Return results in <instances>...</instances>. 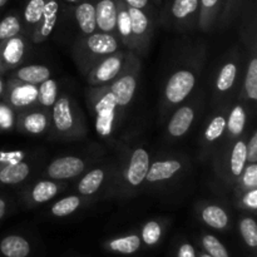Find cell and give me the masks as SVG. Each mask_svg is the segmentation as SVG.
Instances as JSON below:
<instances>
[{"instance_id": "cell-1", "label": "cell", "mask_w": 257, "mask_h": 257, "mask_svg": "<svg viewBox=\"0 0 257 257\" xmlns=\"http://www.w3.org/2000/svg\"><path fill=\"white\" fill-rule=\"evenodd\" d=\"M196 84V77L191 70L181 69L171 75L165 88V98L171 104L185 100L192 92Z\"/></svg>"}, {"instance_id": "cell-2", "label": "cell", "mask_w": 257, "mask_h": 257, "mask_svg": "<svg viewBox=\"0 0 257 257\" xmlns=\"http://www.w3.org/2000/svg\"><path fill=\"white\" fill-rule=\"evenodd\" d=\"M115 108H117V100L112 92H107L103 97L95 103L94 110L97 114L95 119V130L102 137H108L112 132L113 122H114Z\"/></svg>"}, {"instance_id": "cell-3", "label": "cell", "mask_w": 257, "mask_h": 257, "mask_svg": "<svg viewBox=\"0 0 257 257\" xmlns=\"http://www.w3.org/2000/svg\"><path fill=\"white\" fill-rule=\"evenodd\" d=\"M122 63H123V54L122 53H113V54L108 55L105 59H103L99 63L97 68L93 70L89 74V83L92 85L103 84L113 78L117 77L119 74L120 69H122Z\"/></svg>"}, {"instance_id": "cell-4", "label": "cell", "mask_w": 257, "mask_h": 257, "mask_svg": "<svg viewBox=\"0 0 257 257\" xmlns=\"http://www.w3.org/2000/svg\"><path fill=\"white\" fill-rule=\"evenodd\" d=\"M84 168L85 165L80 158L67 156L53 161L48 167V175L54 180H69L80 175Z\"/></svg>"}, {"instance_id": "cell-5", "label": "cell", "mask_w": 257, "mask_h": 257, "mask_svg": "<svg viewBox=\"0 0 257 257\" xmlns=\"http://www.w3.org/2000/svg\"><path fill=\"white\" fill-rule=\"evenodd\" d=\"M84 47L90 54L95 57H108L113 54L119 48L117 38L109 33H92L87 37L84 42Z\"/></svg>"}, {"instance_id": "cell-6", "label": "cell", "mask_w": 257, "mask_h": 257, "mask_svg": "<svg viewBox=\"0 0 257 257\" xmlns=\"http://www.w3.org/2000/svg\"><path fill=\"white\" fill-rule=\"evenodd\" d=\"M94 7L97 29L102 33H114L117 30V2L98 0Z\"/></svg>"}, {"instance_id": "cell-7", "label": "cell", "mask_w": 257, "mask_h": 257, "mask_svg": "<svg viewBox=\"0 0 257 257\" xmlns=\"http://www.w3.org/2000/svg\"><path fill=\"white\" fill-rule=\"evenodd\" d=\"M58 13H59L58 0H45L43 17L37 24V28H35L34 34H33V42L42 43L49 38L55 24H57Z\"/></svg>"}, {"instance_id": "cell-8", "label": "cell", "mask_w": 257, "mask_h": 257, "mask_svg": "<svg viewBox=\"0 0 257 257\" xmlns=\"http://www.w3.org/2000/svg\"><path fill=\"white\" fill-rule=\"evenodd\" d=\"M148 168H150V155L145 148H137L132 153L127 173H125L128 183L133 187L140 186L146 180Z\"/></svg>"}, {"instance_id": "cell-9", "label": "cell", "mask_w": 257, "mask_h": 257, "mask_svg": "<svg viewBox=\"0 0 257 257\" xmlns=\"http://www.w3.org/2000/svg\"><path fill=\"white\" fill-rule=\"evenodd\" d=\"M25 44L20 37H13L2 42L0 45V64L5 67H15L19 64L24 55Z\"/></svg>"}, {"instance_id": "cell-10", "label": "cell", "mask_w": 257, "mask_h": 257, "mask_svg": "<svg viewBox=\"0 0 257 257\" xmlns=\"http://www.w3.org/2000/svg\"><path fill=\"white\" fill-rule=\"evenodd\" d=\"M137 88V79L133 74H123L110 87V92L114 94L117 107H125L130 104Z\"/></svg>"}, {"instance_id": "cell-11", "label": "cell", "mask_w": 257, "mask_h": 257, "mask_svg": "<svg viewBox=\"0 0 257 257\" xmlns=\"http://www.w3.org/2000/svg\"><path fill=\"white\" fill-rule=\"evenodd\" d=\"M53 122L57 131L62 133H67L73 128L74 117H73L70 100L68 97L59 98L53 104Z\"/></svg>"}, {"instance_id": "cell-12", "label": "cell", "mask_w": 257, "mask_h": 257, "mask_svg": "<svg viewBox=\"0 0 257 257\" xmlns=\"http://www.w3.org/2000/svg\"><path fill=\"white\" fill-rule=\"evenodd\" d=\"M195 119V110L188 105H183L175 112L168 123V133L172 137H182L188 132Z\"/></svg>"}, {"instance_id": "cell-13", "label": "cell", "mask_w": 257, "mask_h": 257, "mask_svg": "<svg viewBox=\"0 0 257 257\" xmlns=\"http://www.w3.org/2000/svg\"><path fill=\"white\" fill-rule=\"evenodd\" d=\"M181 167H182V165H181L180 161H158V162H155L152 166H150L147 175H146V180L148 182H161V181L170 180L181 170Z\"/></svg>"}, {"instance_id": "cell-14", "label": "cell", "mask_w": 257, "mask_h": 257, "mask_svg": "<svg viewBox=\"0 0 257 257\" xmlns=\"http://www.w3.org/2000/svg\"><path fill=\"white\" fill-rule=\"evenodd\" d=\"M74 15L82 33H84L85 35H89L95 32V29H97V23H95V7L92 3H80L75 8Z\"/></svg>"}, {"instance_id": "cell-15", "label": "cell", "mask_w": 257, "mask_h": 257, "mask_svg": "<svg viewBox=\"0 0 257 257\" xmlns=\"http://www.w3.org/2000/svg\"><path fill=\"white\" fill-rule=\"evenodd\" d=\"M0 252L5 257H27L30 252V246L22 236H7L0 242Z\"/></svg>"}, {"instance_id": "cell-16", "label": "cell", "mask_w": 257, "mask_h": 257, "mask_svg": "<svg viewBox=\"0 0 257 257\" xmlns=\"http://www.w3.org/2000/svg\"><path fill=\"white\" fill-rule=\"evenodd\" d=\"M222 8V0H200L198 24L203 30H210Z\"/></svg>"}, {"instance_id": "cell-17", "label": "cell", "mask_w": 257, "mask_h": 257, "mask_svg": "<svg viewBox=\"0 0 257 257\" xmlns=\"http://www.w3.org/2000/svg\"><path fill=\"white\" fill-rule=\"evenodd\" d=\"M15 77L19 80H22V82L28 83V84L37 85L43 83L44 80L49 79L50 70L45 65H25V67H22L20 69H18Z\"/></svg>"}, {"instance_id": "cell-18", "label": "cell", "mask_w": 257, "mask_h": 257, "mask_svg": "<svg viewBox=\"0 0 257 257\" xmlns=\"http://www.w3.org/2000/svg\"><path fill=\"white\" fill-rule=\"evenodd\" d=\"M38 98V88L37 85L33 84H20L15 85L12 89L9 95V100L14 107H27V105L32 104L34 100Z\"/></svg>"}, {"instance_id": "cell-19", "label": "cell", "mask_w": 257, "mask_h": 257, "mask_svg": "<svg viewBox=\"0 0 257 257\" xmlns=\"http://www.w3.org/2000/svg\"><path fill=\"white\" fill-rule=\"evenodd\" d=\"M30 168L24 162H13L0 170V182L5 185L20 183L28 177Z\"/></svg>"}, {"instance_id": "cell-20", "label": "cell", "mask_w": 257, "mask_h": 257, "mask_svg": "<svg viewBox=\"0 0 257 257\" xmlns=\"http://www.w3.org/2000/svg\"><path fill=\"white\" fill-rule=\"evenodd\" d=\"M128 14H130L133 39L145 37L151 29V20L148 15L143 10L131 7H128Z\"/></svg>"}, {"instance_id": "cell-21", "label": "cell", "mask_w": 257, "mask_h": 257, "mask_svg": "<svg viewBox=\"0 0 257 257\" xmlns=\"http://www.w3.org/2000/svg\"><path fill=\"white\" fill-rule=\"evenodd\" d=\"M117 2V30L125 45H131L132 43V30H131V19L128 14V7L123 0Z\"/></svg>"}, {"instance_id": "cell-22", "label": "cell", "mask_w": 257, "mask_h": 257, "mask_svg": "<svg viewBox=\"0 0 257 257\" xmlns=\"http://www.w3.org/2000/svg\"><path fill=\"white\" fill-rule=\"evenodd\" d=\"M200 0H173L171 4V14L176 20L185 22L198 13Z\"/></svg>"}, {"instance_id": "cell-23", "label": "cell", "mask_w": 257, "mask_h": 257, "mask_svg": "<svg viewBox=\"0 0 257 257\" xmlns=\"http://www.w3.org/2000/svg\"><path fill=\"white\" fill-rule=\"evenodd\" d=\"M103 181H104V171L100 168H95V170L88 172L80 180L79 185H78V191L80 195L90 196L99 190Z\"/></svg>"}, {"instance_id": "cell-24", "label": "cell", "mask_w": 257, "mask_h": 257, "mask_svg": "<svg viewBox=\"0 0 257 257\" xmlns=\"http://www.w3.org/2000/svg\"><path fill=\"white\" fill-rule=\"evenodd\" d=\"M202 220L216 230H222L227 226L228 216L220 206H207L202 211Z\"/></svg>"}, {"instance_id": "cell-25", "label": "cell", "mask_w": 257, "mask_h": 257, "mask_svg": "<svg viewBox=\"0 0 257 257\" xmlns=\"http://www.w3.org/2000/svg\"><path fill=\"white\" fill-rule=\"evenodd\" d=\"M236 74H237V65L233 62L226 63L218 73L217 80H216V89L221 93L230 90L235 83Z\"/></svg>"}, {"instance_id": "cell-26", "label": "cell", "mask_w": 257, "mask_h": 257, "mask_svg": "<svg viewBox=\"0 0 257 257\" xmlns=\"http://www.w3.org/2000/svg\"><path fill=\"white\" fill-rule=\"evenodd\" d=\"M246 123V112L242 105L236 104L231 110L228 115V120L226 122V125L228 128V132L232 136H240L243 132Z\"/></svg>"}, {"instance_id": "cell-27", "label": "cell", "mask_w": 257, "mask_h": 257, "mask_svg": "<svg viewBox=\"0 0 257 257\" xmlns=\"http://www.w3.org/2000/svg\"><path fill=\"white\" fill-rule=\"evenodd\" d=\"M246 165V143L243 141H237L233 146L231 153V172L235 177H240Z\"/></svg>"}, {"instance_id": "cell-28", "label": "cell", "mask_w": 257, "mask_h": 257, "mask_svg": "<svg viewBox=\"0 0 257 257\" xmlns=\"http://www.w3.org/2000/svg\"><path fill=\"white\" fill-rule=\"evenodd\" d=\"M58 192V186L50 181H42L33 188V200L38 203H44L52 200Z\"/></svg>"}, {"instance_id": "cell-29", "label": "cell", "mask_w": 257, "mask_h": 257, "mask_svg": "<svg viewBox=\"0 0 257 257\" xmlns=\"http://www.w3.org/2000/svg\"><path fill=\"white\" fill-rule=\"evenodd\" d=\"M57 82L53 79H47L40 83V87L38 88V99L45 107H52L57 100Z\"/></svg>"}, {"instance_id": "cell-30", "label": "cell", "mask_w": 257, "mask_h": 257, "mask_svg": "<svg viewBox=\"0 0 257 257\" xmlns=\"http://www.w3.org/2000/svg\"><path fill=\"white\" fill-rule=\"evenodd\" d=\"M47 125V117L39 112L30 113V114L25 115L24 119H23V127L27 132L32 133V135H39V133L44 132Z\"/></svg>"}, {"instance_id": "cell-31", "label": "cell", "mask_w": 257, "mask_h": 257, "mask_svg": "<svg viewBox=\"0 0 257 257\" xmlns=\"http://www.w3.org/2000/svg\"><path fill=\"white\" fill-rule=\"evenodd\" d=\"M141 238L137 235L125 236V237L115 238L109 243V247L112 250L120 253H133L140 248Z\"/></svg>"}, {"instance_id": "cell-32", "label": "cell", "mask_w": 257, "mask_h": 257, "mask_svg": "<svg viewBox=\"0 0 257 257\" xmlns=\"http://www.w3.org/2000/svg\"><path fill=\"white\" fill-rule=\"evenodd\" d=\"M20 20L17 15H7L3 20H0V42L17 37L20 32Z\"/></svg>"}, {"instance_id": "cell-33", "label": "cell", "mask_w": 257, "mask_h": 257, "mask_svg": "<svg viewBox=\"0 0 257 257\" xmlns=\"http://www.w3.org/2000/svg\"><path fill=\"white\" fill-rule=\"evenodd\" d=\"M80 205V200L77 196H68V197L62 198L54 203L52 207V213L57 217H64V216H69L70 213L74 212Z\"/></svg>"}, {"instance_id": "cell-34", "label": "cell", "mask_w": 257, "mask_h": 257, "mask_svg": "<svg viewBox=\"0 0 257 257\" xmlns=\"http://www.w3.org/2000/svg\"><path fill=\"white\" fill-rule=\"evenodd\" d=\"M45 0H29L24 8V19L28 24L37 25L44 12Z\"/></svg>"}, {"instance_id": "cell-35", "label": "cell", "mask_w": 257, "mask_h": 257, "mask_svg": "<svg viewBox=\"0 0 257 257\" xmlns=\"http://www.w3.org/2000/svg\"><path fill=\"white\" fill-rule=\"evenodd\" d=\"M245 90L251 100H257V58H252L248 64L245 78Z\"/></svg>"}, {"instance_id": "cell-36", "label": "cell", "mask_w": 257, "mask_h": 257, "mask_svg": "<svg viewBox=\"0 0 257 257\" xmlns=\"http://www.w3.org/2000/svg\"><path fill=\"white\" fill-rule=\"evenodd\" d=\"M240 232L243 241L250 247L257 246V225L256 221L251 217H245L240 222Z\"/></svg>"}, {"instance_id": "cell-37", "label": "cell", "mask_w": 257, "mask_h": 257, "mask_svg": "<svg viewBox=\"0 0 257 257\" xmlns=\"http://www.w3.org/2000/svg\"><path fill=\"white\" fill-rule=\"evenodd\" d=\"M226 130V118L223 115H216L205 131V138L207 142H213L223 135Z\"/></svg>"}, {"instance_id": "cell-38", "label": "cell", "mask_w": 257, "mask_h": 257, "mask_svg": "<svg viewBox=\"0 0 257 257\" xmlns=\"http://www.w3.org/2000/svg\"><path fill=\"white\" fill-rule=\"evenodd\" d=\"M203 247L211 257H228L225 246L212 235H206L202 240Z\"/></svg>"}, {"instance_id": "cell-39", "label": "cell", "mask_w": 257, "mask_h": 257, "mask_svg": "<svg viewBox=\"0 0 257 257\" xmlns=\"http://www.w3.org/2000/svg\"><path fill=\"white\" fill-rule=\"evenodd\" d=\"M161 233H162V230H161L160 223L156 222V221H150L143 227L142 238L145 241V243L153 246L160 241Z\"/></svg>"}, {"instance_id": "cell-40", "label": "cell", "mask_w": 257, "mask_h": 257, "mask_svg": "<svg viewBox=\"0 0 257 257\" xmlns=\"http://www.w3.org/2000/svg\"><path fill=\"white\" fill-rule=\"evenodd\" d=\"M242 182L247 188L257 187V165L256 163H250L247 167L243 168L242 171Z\"/></svg>"}, {"instance_id": "cell-41", "label": "cell", "mask_w": 257, "mask_h": 257, "mask_svg": "<svg viewBox=\"0 0 257 257\" xmlns=\"http://www.w3.org/2000/svg\"><path fill=\"white\" fill-rule=\"evenodd\" d=\"M246 161L250 163L257 162V132H253L248 145H246Z\"/></svg>"}, {"instance_id": "cell-42", "label": "cell", "mask_w": 257, "mask_h": 257, "mask_svg": "<svg viewBox=\"0 0 257 257\" xmlns=\"http://www.w3.org/2000/svg\"><path fill=\"white\" fill-rule=\"evenodd\" d=\"M243 203H245L247 207L256 210L257 208V190L256 188H251L247 192V195L243 198Z\"/></svg>"}, {"instance_id": "cell-43", "label": "cell", "mask_w": 257, "mask_h": 257, "mask_svg": "<svg viewBox=\"0 0 257 257\" xmlns=\"http://www.w3.org/2000/svg\"><path fill=\"white\" fill-rule=\"evenodd\" d=\"M12 124V115L10 112L7 109V107L0 105V127L8 128Z\"/></svg>"}, {"instance_id": "cell-44", "label": "cell", "mask_w": 257, "mask_h": 257, "mask_svg": "<svg viewBox=\"0 0 257 257\" xmlns=\"http://www.w3.org/2000/svg\"><path fill=\"white\" fill-rule=\"evenodd\" d=\"M238 2H240V0H222L223 18H225V19H227L228 15L237 8Z\"/></svg>"}, {"instance_id": "cell-45", "label": "cell", "mask_w": 257, "mask_h": 257, "mask_svg": "<svg viewBox=\"0 0 257 257\" xmlns=\"http://www.w3.org/2000/svg\"><path fill=\"white\" fill-rule=\"evenodd\" d=\"M178 257H196L195 248L190 243H183L178 250Z\"/></svg>"}, {"instance_id": "cell-46", "label": "cell", "mask_w": 257, "mask_h": 257, "mask_svg": "<svg viewBox=\"0 0 257 257\" xmlns=\"http://www.w3.org/2000/svg\"><path fill=\"white\" fill-rule=\"evenodd\" d=\"M127 7L136 8V9H146L150 5V0H123Z\"/></svg>"}, {"instance_id": "cell-47", "label": "cell", "mask_w": 257, "mask_h": 257, "mask_svg": "<svg viewBox=\"0 0 257 257\" xmlns=\"http://www.w3.org/2000/svg\"><path fill=\"white\" fill-rule=\"evenodd\" d=\"M5 212H7V202L3 198H0V220L4 217Z\"/></svg>"}, {"instance_id": "cell-48", "label": "cell", "mask_w": 257, "mask_h": 257, "mask_svg": "<svg viewBox=\"0 0 257 257\" xmlns=\"http://www.w3.org/2000/svg\"><path fill=\"white\" fill-rule=\"evenodd\" d=\"M7 3H8V0H0V8L4 7V5L7 4Z\"/></svg>"}, {"instance_id": "cell-49", "label": "cell", "mask_w": 257, "mask_h": 257, "mask_svg": "<svg viewBox=\"0 0 257 257\" xmlns=\"http://www.w3.org/2000/svg\"><path fill=\"white\" fill-rule=\"evenodd\" d=\"M65 2H68V3H77V2H79V0H65Z\"/></svg>"}, {"instance_id": "cell-50", "label": "cell", "mask_w": 257, "mask_h": 257, "mask_svg": "<svg viewBox=\"0 0 257 257\" xmlns=\"http://www.w3.org/2000/svg\"><path fill=\"white\" fill-rule=\"evenodd\" d=\"M200 257H211L210 255H206V253H203V255H201Z\"/></svg>"}, {"instance_id": "cell-51", "label": "cell", "mask_w": 257, "mask_h": 257, "mask_svg": "<svg viewBox=\"0 0 257 257\" xmlns=\"http://www.w3.org/2000/svg\"><path fill=\"white\" fill-rule=\"evenodd\" d=\"M2 89H3V85H2V82H0V92H2Z\"/></svg>"}, {"instance_id": "cell-52", "label": "cell", "mask_w": 257, "mask_h": 257, "mask_svg": "<svg viewBox=\"0 0 257 257\" xmlns=\"http://www.w3.org/2000/svg\"><path fill=\"white\" fill-rule=\"evenodd\" d=\"M156 2H157V4H160V3H161V0H156Z\"/></svg>"}, {"instance_id": "cell-53", "label": "cell", "mask_w": 257, "mask_h": 257, "mask_svg": "<svg viewBox=\"0 0 257 257\" xmlns=\"http://www.w3.org/2000/svg\"><path fill=\"white\" fill-rule=\"evenodd\" d=\"M0 65H2V64H0Z\"/></svg>"}]
</instances>
